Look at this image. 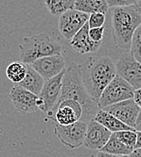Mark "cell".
I'll list each match as a JSON object with an SVG mask.
<instances>
[{
  "instance_id": "ac0fdd59",
  "label": "cell",
  "mask_w": 141,
  "mask_h": 157,
  "mask_svg": "<svg viewBox=\"0 0 141 157\" xmlns=\"http://www.w3.org/2000/svg\"><path fill=\"white\" fill-rule=\"evenodd\" d=\"M73 9L88 15L94 13L106 15L109 10V6L106 0H76Z\"/></svg>"
},
{
  "instance_id": "8992f818",
  "label": "cell",
  "mask_w": 141,
  "mask_h": 157,
  "mask_svg": "<svg viewBox=\"0 0 141 157\" xmlns=\"http://www.w3.org/2000/svg\"><path fill=\"white\" fill-rule=\"evenodd\" d=\"M88 123L77 121L69 126H61L56 123L53 133L60 142L69 149H77L83 145Z\"/></svg>"
},
{
  "instance_id": "44dd1931",
  "label": "cell",
  "mask_w": 141,
  "mask_h": 157,
  "mask_svg": "<svg viewBox=\"0 0 141 157\" xmlns=\"http://www.w3.org/2000/svg\"><path fill=\"white\" fill-rule=\"evenodd\" d=\"M27 72V67L26 64L23 63L22 62H15L10 63L6 70V75L8 79L15 84L20 83L26 75Z\"/></svg>"
},
{
  "instance_id": "e0dca14e",
  "label": "cell",
  "mask_w": 141,
  "mask_h": 157,
  "mask_svg": "<svg viewBox=\"0 0 141 157\" xmlns=\"http://www.w3.org/2000/svg\"><path fill=\"white\" fill-rule=\"evenodd\" d=\"M27 72L25 78L18 84V86L30 91L33 94L39 96L45 84V79L42 78L29 64H26Z\"/></svg>"
},
{
  "instance_id": "6da1fadb",
  "label": "cell",
  "mask_w": 141,
  "mask_h": 157,
  "mask_svg": "<svg viewBox=\"0 0 141 157\" xmlns=\"http://www.w3.org/2000/svg\"><path fill=\"white\" fill-rule=\"evenodd\" d=\"M80 71L87 93L98 104L105 88L117 76L115 63L109 56L90 57L80 65Z\"/></svg>"
},
{
  "instance_id": "ba28073f",
  "label": "cell",
  "mask_w": 141,
  "mask_h": 157,
  "mask_svg": "<svg viewBox=\"0 0 141 157\" xmlns=\"http://www.w3.org/2000/svg\"><path fill=\"white\" fill-rule=\"evenodd\" d=\"M115 65L119 77L126 80L135 90L141 89V64L134 59L130 52L121 54Z\"/></svg>"
},
{
  "instance_id": "3957f363",
  "label": "cell",
  "mask_w": 141,
  "mask_h": 157,
  "mask_svg": "<svg viewBox=\"0 0 141 157\" xmlns=\"http://www.w3.org/2000/svg\"><path fill=\"white\" fill-rule=\"evenodd\" d=\"M140 25V5L113 7L111 10V33L115 46L130 50L134 33Z\"/></svg>"
},
{
  "instance_id": "52a82bcc",
  "label": "cell",
  "mask_w": 141,
  "mask_h": 157,
  "mask_svg": "<svg viewBox=\"0 0 141 157\" xmlns=\"http://www.w3.org/2000/svg\"><path fill=\"white\" fill-rule=\"evenodd\" d=\"M82 115L83 109L80 103L72 99H66L56 104L46 116L58 125L69 126L80 121Z\"/></svg>"
},
{
  "instance_id": "cb8c5ba5",
  "label": "cell",
  "mask_w": 141,
  "mask_h": 157,
  "mask_svg": "<svg viewBox=\"0 0 141 157\" xmlns=\"http://www.w3.org/2000/svg\"><path fill=\"white\" fill-rule=\"evenodd\" d=\"M105 20H106L105 14H102V13H94V14L90 15L89 21H88L90 29L102 27L103 25H104V23H105Z\"/></svg>"
},
{
  "instance_id": "9a60e30c",
  "label": "cell",
  "mask_w": 141,
  "mask_h": 157,
  "mask_svg": "<svg viewBox=\"0 0 141 157\" xmlns=\"http://www.w3.org/2000/svg\"><path fill=\"white\" fill-rule=\"evenodd\" d=\"M89 31L90 27L87 22L70 41L71 46L80 54L95 52L101 46V42H93L90 38Z\"/></svg>"
},
{
  "instance_id": "d4e9b609",
  "label": "cell",
  "mask_w": 141,
  "mask_h": 157,
  "mask_svg": "<svg viewBox=\"0 0 141 157\" xmlns=\"http://www.w3.org/2000/svg\"><path fill=\"white\" fill-rule=\"evenodd\" d=\"M109 7H122L138 5L140 0H106Z\"/></svg>"
},
{
  "instance_id": "277c9868",
  "label": "cell",
  "mask_w": 141,
  "mask_h": 157,
  "mask_svg": "<svg viewBox=\"0 0 141 157\" xmlns=\"http://www.w3.org/2000/svg\"><path fill=\"white\" fill-rule=\"evenodd\" d=\"M18 48L20 60L25 64H31L46 56L62 54L63 51L62 44L45 33L24 37Z\"/></svg>"
},
{
  "instance_id": "d6986e66",
  "label": "cell",
  "mask_w": 141,
  "mask_h": 157,
  "mask_svg": "<svg viewBox=\"0 0 141 157\" xmlns=\"http://www.w3.org/2000/svg\"><path fill=\"white\" fill-rule=\"evenodd\" d=\"M100 152H104L115 156L129 155L132 153V151L117 137L115 133H112L110 140L100 149Z\"/></svg>"
},
{
  "instance_id": "7402d4cb",
  "label": "cell",
  "mask_w": 141,
  "mask_h": 157,
  "mask_svg": "<svg viewBox=\"0 0 141 157\" xmlns=\"http://www.w3.org/2000/svg\"><path fill=\"white\" fill-rule=\"evenodd\" d=\"M115 135L132 152L135 150V147H136V144H137V140H138V133H137V131H135V130L119 131V132L115 133Z\"/></svg>"
},
{
  "instance_id": "603a6c76",
  "label": "cell",
  "mask_w": 141,
  "mask_h": 157,
  "mask_svg": "<svg viewBox=\"0 0 141 157\" xmlns=\"http://www.w3.org/2000/svg\"><path fill=\"white\" fill-rule=\"evenodd\" d=\"M130 53L134 59L141 64V25L134 33L130 47Z\"/></svg>"
},
{
  "instance_id": "5b68a950",
  "label": "cell",
  "mask_w": 141,
  "mask_h": 157,
  "mask_svg": "<svg viewBox=\"0 0 141 157\" xmlns=\"http://www.w3.org/2000/svg\"><path fill=\"white\" fill-rule=\"evenodd\" d=\"M135 90L122 78L118 75L111 80L100 96L98 106L100 109L133 98Z\"/></svg>"
},
{
  "instance_id": "83f0119b",
  "label": "cell",
  "mask_w": 141,
  "mask_h": 157,
  "mask_svg": "<svg viewBox=\"0 0 141 157\" xmlns=\"http://www.w3.org/2000/svg\"><path fill=\"white\" fill-rule=\"evenodd\" d=\"M135 130L137 132H141V109L139 111V114L138 116V118H137V121H136V124H135Z\"/></svg>"
},
{
  "instance_id": "30bf717a",
  "label": "cell",
  "mask_w": 141,
  "mask_h": 157,
  "mask_svg": "<svg viewBox=\"0 0 141 157\" xmlns=\"http://www.w3.org/2000/svg\"><path fill=\"white\" fill-rule=\"evenodd\" d=\"M90 15L72 9L59 17L58 27L61 34L66 40H72L83 25L89 21Z\"/></svg>"
},
{
  "instance_id": "4dcf8cb0",
  "label": "cell",
  "mask_w": 141,
  "mask_h": 157,
  "mask_svg": "<svg viewBox=\"0 0 141 157\" xmlns=\"http://www.w3.org/2000/svg\"><path fill=\"white\" fill-rule=\"evenodd\" d=\"M138 133V140H137V144L135 149L141 148V132H137Z\"/></svg>"
},
{
  "instance_id": "f546056e",
  "label": "cell",
  "mask_w": 141,
  "mask_h": 157,
  "mask_svg": "<svg viewBox=\"0 0 141 157\" xmlns=\"http://www.w3.org/2000/svg\"><path fill=\"white\" fill-rule=\"evenodd\" d=\"M96 157H116L115 155H110V154H107V153H104V152H99L97 155H96Z\"/></svg>"
},
{
  "instance_id": "5bb4252c",
  "label": "cell",
  "mask_w": 141,
  "mask_h": 157,
  "mask_svg": "<svg viewBox=\"0 0 141 157\" xmlns=\"http://www.w3.org/2000/svg\"><path fill=\"white\" fill-rule=\"evenodd\" d=\"M111 135L112 133L110 130L92 119L88 122L83 146L91 151H100V149L110 140Z\"/></svg>"
},
{
  "instance_id": "1f68e13d",
  "label": "cell",
  "mask_w": 141,
  "mask_h": 157,
  "mask_svg": "<svg viewBox=\"0 0 141 157\" xmlns=\"http://www.w3.org/2000/svg\"><path fill=\"white\" fill-rule=\"evenodd\" d=\"M116 157H130L129 155H119V156H116Z\"/></svg>"
},
{
  "instance_id": "ffe728a7",
  "label": "cell",
  "mask_w": 141,
  "mask_h": 157,
  "mask_svg": "<svg viewBox=\"0 0 141 157\" xmlns=\"http://www.w3.org/2000/svg\"><path fill=\"white\" fill-rule=\"evenodd\" d=\"M76 0H45L47 10L53 16H62L65 12L74 8Z\"/></svg>"
},
{
  "instance_id": "8fae6325",
  "label": "cell",
  "mask_w": 141,
  "mask_h": 157,
  "mask_svg": "<svg viewBox=\"0 0 141 157\" xmlns=\"http://www.w3.org/2000/svg\"><path fill=\"white\" fill-rule=\"evenodd\" d=\"M10 100L20 114H29L39 110V97L24 88L15 85L9 93Z\"/></svg>"
},
{
  "instance_id": "9c48e42d",
  "label": "cell",
  "mask_w": 141,
  "mask_h": 157,
  "mask_svg": "<svg viewBox=\"0 0 141 157\" xmlns=\"http://www.w3.org/2000/svg\"><path fill=\"white\" fill-rule=\"evenodd\" d=\"M65 70L63 71L59 75L50 79L45 80L44 87L39 97V110L48 114L55 107L58 99L60 98L62 86H63V78Z\"/></svg>"
},
{
  "instance_id": "7a4b0ae2",
  "label": "cell",
  "mask_w": 141,
  "mask_h": 157,
  "mask_svg": "<svg viewBox=\"0 0 141 157\" xmlns=\"http://www.w3.org/2000/svg\"><path fill=\"white\" fill-rule=\"evenodd\" d=\"M66 99H72L77 101L82 107L83 115L82 121L88 123L92 120L97 112L100 110L98 104L93 101L87 93L82 78L80 65L77 63H71L65 68V72L63 78V86L58 103Z\"/></svg>"
},
{
  "instance_id": "f1b7e54d",
  "label": "cell",
  "mask_w": 141,
  "mask_h": 157,
  "mask_svg": "<svg viewBox=\"0 0 141 157\" xmlns=\"http://www.w3.org/2000/svg\"><path fill=\"white\" fill-rule=\"evenodd\" d=\"M130 157H141V148H139V149H135L130 155H129Z\"/></svg>"
},
{
  "instance_id": "4316f807",
  "label": "cell",
  "mask_w": 141,
  "mask_h": 157,
  "mask_svg": "<svg viewBox=\"0 0 141 157\" xmlns=\"http://www.w3.org/2000/svg\"><path fill=\"white\" fill-rule=\"evenodd\" d=\"M133 99H134V101L136 102V104L141 109V89H139V90H135Z\"/></svg>"
},
{
  "instance_id": "4fadbf2b",
  "label": "cell",
  "mask_w": 141,
  "mask_h": 157,
  "mask_svg": "<svg viewBox=\"0 0 141 157\" xmlns=\"http://www.w3.org/2000/svg\"><path fill=\"white\" fill-rule=\"evenodd\" d=\"M102 109L110 113V115L120 120L127 126L134 128L138 116L140 111V108L136 104L133 98H130L127 100H124L122 102L106 107Z\"/></svg>"
},
{
  "instance_id": "2e32d148",
  "label": "cell",
  "mask_w": 141,
  "mask_h": 157,
  "mask_svg": "<svg viewBox=\"0 0 141 157\" xmlns=\"http://www.w3.org/2000/svg\"><path fill=\"white\" fill-rule=\"evenodd\" d=\"M93 119L104 127H106L108 130H110L111 133H117L119 131L126 130H135L134 128L125 125L120 120H119L118 118H116L115 117H113L110 113L104 111L103 109L99 110Z\"/></svg>"
},
{
  "instance_id": "7c38bea8",
  "label": "cell",
  "mask_w": 141,
  "mask_h": 157,
  "mask_svg": "<svg viewBox=\"0 0 141 157\" xmlns=\"http://www.w3.org/2000/svg\"><path fill=\"white\" fill-rule=\"evenodd\" d=\"M45 80L54 78L65 70V61L62 54L46 56L29 64Z\"/></svg>"
},
{
  "instance_id": "484cf974",
  "label": "cell",
  "mask_w": 141,
  "mask_h": 157,
  "mask_svg": "<svg viewBox=\"0 0 141 157\" xmlns=\"http://www.w3.org/2000/svg\"><path fill=\"white\" fill-rule=\"evenodd\" d=\"M103 34H104V26L99 27V28H92V29H90L89 31L90 38L93 42H102Z\"/></svg>"
}]
</instances>
